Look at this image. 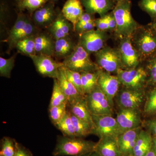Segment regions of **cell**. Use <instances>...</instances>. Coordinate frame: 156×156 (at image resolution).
I'll return each instance as SVG.
<instances>
[{
    "mask_svg": "<svg viewBox=\"0 0 156 156\" xmlns=\"http://www.w3.org/2000/svg\"><path fill=\"white\" fill-rule=\"evenodd\" d=\"M142 130L141 127L124 132L117 137V142L123 156L133 154L137 137Z\"/></svg>",
    "mask_w": 156,
    "mask_h": 156,
    "instance_id": "18",
    "label": "cell"
},
{
    "mask_svg": "<svg viewBox=\"0 0 156 156\" xmlns=\"http://www.w3.org/2000/svg\"><path fill=\"white\" fill-rule=\"evenodd\" d=\"M119 134L141 127L142 120L139 109H120L116 118Z\"/></svg>",
    "mask_w": 156,
    "mask_h": 156,
    "instance_id": "12",
    "label": "cell"
},
{
    "mask_svg": "<svg viewBox=\"0 0 156 156\" xmlns=\"http://www.w3.org/2000/svg\"><path fill=\"white\" fill-rule=\"evenodd\" d=\"M80 156H101L99 154L97 153L95 151L91 152L85 154Z\"/></svg>",
    "mask_w": 156,
    "mask_h": 156,
    "instance_id": "46",
    "label": "cell"
},
{
    "mask_svg": "<svg viewBox=\"0 0 156 156\" xmlns=\"http://www.w3.org/2000/svg\"><path fill=\"white\" fill-rule=\"evenodd\" d=\"M55 41L50 34H37L35 37L36 54L54 56Z\"/></svg>",
    "mask_w": 156,
    "mask_h": 156,
    "instance_id": "22",
    "label": "cell"
},
{
    "mask_svg": "<svg viewBox=\"0 0 156 156\" xmlns=\"http://www.w3.org/2000/svg\"><path fill=\"white\" fill-rule=\"evenodd\" d=\"M121 84L126 89L144 90L147 81V71L144 68L130 69H119L117 73Z\"/></svg>",
    "mask_w": 156,
    "mask_h": 156,
    "instance_id": "5",
    "label": "cell"
},
{
    "mask_svg": "<svg viewBox=\"0 0 156 156\" xmlns=\"http://www.w3.org/2000/svg\"><path fill=\"white\" fill-rule=\"evenodd\" d=\"M95 19L81 18L78 20L74 27L73 30L81 36L83 34L94 29L95 26Z\"/></svg>",
    "mask_w": 156,
    "mask_h": 156,
    "instance_id": "34",
    "label": "cell"
},
{
    "mask_svg": "<svg viewBox=\"0 0 156 156\" xmlns=\"http://www.w3.org/2000/svg\"><path fill=\"white\" fill-rule=\"evenodd\" d=\"M109 37L106 32L94 29L80 36L79 43L91 55L104 48Z\"/></svg>",
    "mask_w": 156,
    "mask_h": 156,
    "instance_id": "10",
    "label": "cell"
},
{
    "mask_svg": "<svg viewBox=\"0 0 156 156\" xmlns=\"http://www.w3.org/2000/svg\"><path fill=\"white\" fill-rule=\"evenodd\" d=\"M149 75V81L151 83L156 85V55L148 59L147 65Z\"/></svg>",
    "mask_w": 156,
    "mask_h": 156,
    "instance_id": "40",
    "label": "cell"
},
{
    "mask_svg": "<svg viewBox=\"0 0 156 156\" xmlns=\"http://www.w3.org/2000/svg\"><path fill=\"white\" fill-rule=\"evenodd\" d=\"M55 126L59 131H61L63 136L70 137H76L71 118L70 114L68 110L62 119Z\"/></svg>",
    "mask_w": 156,
    "mask_h": 156,
    "instance_id": "29",
    "label": "cell"
},
{
    "mask_svg": "<svg viewBox=\"0 0 156 156\" xmlns=\"http://www.w3.org/2000/svg\"><path fill=\"white\" fill-rule=\"evenodd\" d=\"M147 126L154 136H156V119L149 121Z\"/></svg>",
    "mask_w": 156,
    "mask_h": 156,
    "instance_id": "44",
    "label": "cell"
},
{
    "mask_svg": "<svg viewBox=\"0 0 156 156\" xmlns=\"http://www.w3.org/2000/svg\"><path fill=\"white\" fill-rule=\"evenodd\" d=\"M95 151L101 156H122L117 138L107 136L101 137L96 142Z\"/></svg>",
    "mask_w": 156,
    "mask_h": 156,
    "instance_id": "20",
    "label": "cell"
},
{
    "mask_svg": "<svg viewBox=\"0 0 156 156\" xmlns=\"http://www.w3.org/2000/svg\"><path fill=\"white\" fill-rule=\"evenodd\" d=\"M59 1V0H51V1H52V2L54 3V2H57V1Z\"/></svg>",
    "mask_w": 156,
    "mask_h": 156,
    "instance_id": "50",
    "label": "cell"
},
{
    "mask_svg": "<svg viewBox=\"0 0 156 156\" xmlns=\"http://www.w3.org/2000/svg\"><path fill=\"white\" fill-rule=\"evenodd\" d=\"M110 30H114L116 26V23L112 12H109L104 16Z\"/></svg>",
    "mask_w": 156,
    "mask_h": 156,
    "instance_id": "43",
    "label": "cell"
},
{
    "mask_svg": "<svg viewBox=\"0 0 156 156\" xmlns=\"http://www.w3.org/2000/svg\"><path fill=\"white\" fill-rule=\"evenodd\" d=\"M68 103L67 98L58 85L57 79H53V92L49 107Z\"/></svg>",
    "mask_w": 156,
    "mask_h": 156,
    "instance_id": "31",
    "label": "cell"
},
{
    "mask_svg": "<svg viewBox=\"0 0 156 156\" xmlns=\"http://www.w3.org/2000/svg\"><path fill=\"white\" fill-rule=\"evenodd\" d=\"M89 111L93 115H113V107L106 95L98 86L92 92L86 95Z\"/></svg>",
    "mask_w": 156,
    "mask_h": 156,
    "instance_id": "7",
    "label": "cell"
},
{
    "mask_svg": "<svg viewBox=\"0 0 156 156\" xmlns=\"http://www.w3.org/2000/svg\"><path fill=\"white\" fill-rule=\"evenodd\" d=\"M76 45L69 36L56 40L54 56L58 59H65L71 54Z\"/></svg>",
    "mask_w": 156,
    "mask_h": 156,
    "instance_id": "25",
    "label": "cell"
},
{
    "mask_svg": "<svg viewBox=\"0 0 156 156\" xmlns=\"http://www.w3.org/2000/svg\"><path fill=\"white\" fill-rule=\"evenodd\" d=\"M67 110V103L61 105L49 107V116L51 122L56 126L66 113Z\"/></svg>",
    "mask_w": 156,
    "mask_h": 156,
    "instance_id": "33",
    "label": "cell"
},
{
    "mask_svg": "<svg viewBox=\"0 0 156 156\" xmlns=\"http://www.w3.org/2000/svg\"><path fill=\"white\" fill-rule=\"evenodd\" d=\"M131 0H122L116 3L112 10L116 26L115 34L120 39L131 37L140 26L132 17Z\"/></svg>",
    "mask_w": 156,
    "mask_h": 156,
    "instance_id": "1",
    "label": "cell"
},
{
    "mask_svg": "<svg viewBox=\"0 0 156 156\" xmlns=\"http://www.w3.org/2000/svg\"><path fill=\"white\" fill-rule=\"evenodd\" d=\"M16 1H17V2H21L22 0H16Z\"/></svg>",
    "mask_w": 156,
    "mask_h": 156,
    "instance_id": "52",
    "label": "cell"
},
{
    "mask_svg": "<svg viewBox=\"0 0 156 156\" xmlns=\"http://www.w3.org/2000/svg\"><path fill=\"white\" fill-rule=\"evenodd\" d=\"M17 142L15 139L4 136L1 141L0 156H15L17 149Z\"/></svg>",
    "mask_w": 156,
    "mask_h": 156,
    "instance_id": "32",
    "label": "cell"
},
{
    "mask_svg": "<svg viewBox=\"0 0 156 156\" xmlns=\"http://www.w3.org/2000/svg\"><path fill=\"white\" fill-rule=\"evenodd\" d=\"M95 23L96 29L105 32L110 30L106 20L104 16L95 19Z\"/></svg>",
    "mask_w": 156,
    "mask_h": 156,
    "instance_id": "41",
    "label": "cell"
},
{
    "mask_svg": "<svg viewBox=\"0 0 156 156\" xmlns=\"http://www.w3.org/2000/svg\"><path fill=\"white\" fill-rule=\"evenodd\" d=\"M36 35L32 36L20 40L16 44L15 48L19 53L26 56L30 57V56L36 55L35 50Z\"/></svg>",
    "mask_w": 156,
    "mask_h": 156,
    "instance_id": "27",
    "label": "cell"
},
{
    "mask_svg": "<svg viewBox=\"0 0 156 156\" xmlns=\"http://www.w3.org/2000/svg\"><path fill=\"white\" fill-rule=\"evenodd\" d=\"M63 66L68 69L80 73L94 72L100 69L90 58V54L79 43L71 54L63 59Z\"/></svg>",
    "mask_w": 156,
    "mask_h": 156,
    "instance_id": "4",
    "label": "cell"
},
{
    "mask_svg": "<svg viewBox=\"0 0 156 156\" xmlns=\"http://www.w3.org/2000/svg\"><path fill=\"white\" fill-rule=\"evenodd\" d=\"M49 0H22L18 4V7L21 10H27L34 12L37 9L47 4Z\"/></svg>",
    "mask_w": 156,
    "mask_h": 156,
    "instance_id": "37",
    "label": "cell"
},
{
    "mask_svg": "<svg viewBox=\"0 0 156 156\" xmlns=\"http://www.w3.org/2000/svg\"><path fill=\"white\" fill-rule=\"evenodd\" d=\"M33 154L30 150L17 142V149L15 156H33Z\"/></svg>",
    "mask_w": 156,
    "mask_h": 156,
    "instance_id": "42",
    "label": "cell"
},
{
    "mask_svg": "<svg viewBox=\"0 0 156 156\" xmlns=\"http://www.w3.org/2000/svg\"><path fill=\"white\" fill-rule=\"evenodd\" d=\"M67 110L79 119L91 124L94 128L92 115L88 108L86 95H82L68 103Z\"/></svg>",
    "mask_w": 156,
    "mask_h": 156,
    "instance_id": "16",
    "label": "cell"
},
{
    "mask_svg": "<svg viewBox=\"0 0 156 156\" xmlns=\"http://www.w3.org/2000/svg\"><path fill=\"white\" fill-rule=\"evenodd\" d=\"M117 103L120 109H139L144 98V90L125 88L118 92Z\"/></svg>",
    "mask_w": 156,
    "mask_h": 156,
    "instance_id": "14",
    "label": "cell"
},
{
    "mask_svg": "<svg viewBox=\"0 0 156 156\" xmlns=\"http://www.w3.org/2000/svg\"><path fill=\"white\" fill-rule=\"evenodd\" d=\"M138 5L154 20H156V0H140Z\"/></svg>",
    "mask_w": 156,
    "mask_h": 156,
    "instance_id": "39",
    "label": "cell"
},
{
    "mask_svg": "<svg viewBox=\"0 0 156 156\" xmlns=\"http://www.w3.org/2000/svg\"><path fill=\"white\" fill-rule=\"evenodd\" d=\"M92 115L94 123L93 134L99 138L107 136L117 138L120 135L116 119L112 115Z\"/></svg>",
    "mask_w": 156,
    "mask_h": 156,
    "instance_id": "9",
    "label": "cell"
},
{
    "mask_svg": "<svg viewBox=\"0 0 156 156\" xmlns=\"http://www.w3.org/2000/svg\"><path fill=\"white\" fill-rule=\"evenodd\" d=\"M15 57L5 58L0 57V76L7 78L11 77V73L14 66Z\"/></svg>",
    "mask_w": 156,
    "mask_h": 156,
    "instance_id": "35",
    "label": "cell"
},
{
    "mask_svg": "<svg viewBox=\"0 0 156 156\" xmlns=\"http://www.w3.org/2000/svg\"><path fill=\"white\" fill-rule=\"evenodd\" d=\"M152 148L156 154V136H152Z\"/></svg>",
    "mask_w": 156,
    "mask_h": 156,
    "instance_id": "45",
    "label": "cell"
},
{
    "mask_svg": "<svg viewBox=\"0 0 156 156\" xmlns=\"http://www.w3.org/2000/svg\"><path fill=\"white\" fill-rule=\"evenodd\" d=\"M65 68L66 77L69 80L74 86L80 94L83 95H86L83 91L80 73L71 70L65 67Z\"/></svg>",
    "mask_w": 156,
    "mask_h": 156,
    "instance_id": "36",
    "label": "cell"
},
{
    "mask_svg": "<svg viewBox=\"0 0 156 156\" xmlns=\"http://www.w3.org/2000/svg\"><path fill=\"white\" fill-rule=\"evenodd\" d=\"M30 19V18L25 14H18L16 22L10 30L9 37L7 38V42L9 44V48L11 47L14 39Z\"/></svg>",
    "mask_w": 156,
    "mask_h": 156,
    "instance_id": "30",
    "label": "cell"
},
{
    "mask_svg": "<svg viewBox=\"0 0 156 156\" xmlns=\"http://www.w3.org/2000/svg\"><path fill=\"white\" fill-rule=\"evenodd\" d=\"M131 41L141 60L156 55V31L151 24L140 25L131 37Z\"/></svg>",
    "mask_w": 156,
    "mask_h": 156,
    "instance_id": "3",
    "label": "cell"
},
{
    "mask_svg": "<svg viewBox=\"0 0 156 156\" xmlns=\"http://www.w3.org/2000/svg\"><path fill=\"white\" fill-rule=\"evenodd\" d=\"M70 114L76 137L83 138L90 134H93L94 128L91 124L79 119L70 112Z\"/></svg>",
    "mask_w": 156,
    "mask_h": 156,
    "instance_id": "26",
    "label": "cell"
},
{
    "mask_svg": "<svg viewBox=\"0 0 156 156\" xmlns=\"http://www.w3.org/2000/svg\"><path fill=\"white\" fill-rule=\"evenodd\" d=\"M120 85L121 83L117 76L112 75L102 69L98 70V85L106 95L113 107L114 98L119 92Z\"/></svg>",
    "mask_w": 156,
    "mask_h": 156,
    "instance_id": "13",
    "label": "cell"
},
{
    "mask_svg": "<svg viewBox=\"0 0 156 156\" xmlns=\"http://www.w3.org/2000/svg\"><path fill=\"white\" fill-rule=\"evenodd\" d=\"M94 54L95 63L101 69L111 74H117L119 70L122 69L118 49L105 46Z\"/></svg>",
    "mask_w": 156,
    "mask_h": 156,
    "instance_id": "6",
    "label": "cell"
},
{
    "mask_svg": "<svg viewBox=\"0 0 156 156\" xmlns=\"http://www.w3.org/2000/svg\"><path fill=\"white\" fill-rule=\"evenodd\" d=\"M49 34L55 40L69 36L73 25L64 17L62 13L56 15L55 19L48 27Z\"/></svg>",
    "mask_w": 156,
    "mask_h": 156,
    "instance_id": "17",
    "label": "cell"
},
{
    "mask_svg": "<svg viewBox=\"0 0 156 156\" xmlns=\"http://www.w3.org/2000/svg\"><path fill=\"white\" fill-rule=\"evenodd\" d=\"M85 11L92 15L97 14L101 17L112 10L116 3L111 0H80Z\"/></svg>",
    "mask_w": 156,
    "mask_h": 156,
    "instance_id": "19",
    "label": "cell"
},
{
    "mask_svg": "<svg viewBox=\"0 0 156 156\" xmlns=\"http://www.w3.org/2000/svg\"><path fill=\"white\" fill-rule=\"evenodd\" d=\"M144 112L147 115L156 114V87L151 91L147 97Z\"/></svg>",
    "mask_w": 156,
    "mask_h": 156,
    "instance_id": "38",
    "label": "cell"
},
{
    "mask_svg": "<svg viewBox=\"0 0 156 156\" xmlns=\"http://www.w3.org/2000/svg\"><path fill=\"white\" fill-rule=\"evenodd\" d=\"M53 3H48L37 9L33 15V22L37 26L48 28L56 17Z\"/></svg>",
    "mask_w": 156,
    "mask_h": 156,
    "instance_id": "15",
    "label": "cell"
},
{
    "mask_svg": "<svg viewBox=\"0 0 156 156\" xmlns=\"http://www.w3.org/2000/svg\"><path fill=\"white\" fill-rule=\"evenodd\" d=\"M111 1H113V2H114L116 3L118 2H119V1H122V0H111Z\"/></svg>",
    "mask_w": 156,
    "mask_h": 156,
    "instance_id": "49",
    "label": "cell"
},
{
    "mask_svg": "<svg viewBox=\"0 0 156 156\" xmlns=\"http://www.w3.org/2000/svg\"><path fill=\"white\" fill-rule=\"evenodd\" d=\"M152 147V136L148 131L142 130L140 132L133 154L136 156H145Z\"/></svg>",
    "mask_w": 156,
    "mask_h": 156,
    "instance_id": "24",
    "label": "cell"
},
{
    "mask_svg": "<svg viewBox=\"0 0 156 156\" xmlns=\"http://www.w3.org/2000/svg\"><path fill=\"white\" fill-rule=\"evenodd\" d=\"M123 156H136L134 155V154H131L128 155Z\"/></svg>",
    "mask_w": 156,
    "mask_h": 156,
    "instance_id": "51",
    "label": "cell"
},
{
    "mask_svg": "<svg viewBox=\"0 0 156 156\" xmlns=\"http://www.w3.org/2000/svg\"><path fill=\"white\" fill-rule=\"evenodd\" d=\"M151 26L156 31V20H154L153 22L151 24Z\"/></svg>",
    "mask_w": 156,
    "mask_h": 156,
    "instance_id": "48",
    "label": "cell"
},
{
    "mask_svg": "<svg viewBox=\"0 0 156 156\" xmlns=\"http://www.w3.org/2000/svg\"><path fill=\"white\" fill-rule=\"evenodd\" d=\"M120 40L118 50L122 69H133L138 67L141 59L139 53L132 44L131 37L122 38Z\"/></svg>",
    "mask_w": 156,
    "mask_h": 156,
    "instance_id": "8",
    "label": "cell"
},
{
    "mask_svg": "<svg viewBox=\"0 0 156 156\" xmlns=\"http://www.w3.org/2000/svg\"><path fill=\"white\" fill-rule=\"evenodd\" d=\"M56 79L59 87L67 98L68 103L83 95L80 94L74 86L67 79L64 66L59 68Z\"/></svg>",
    "mask_w": 156,
    "mask_h": 156,
    "instance_id": "23",
    "label": "cell"
},
{
    "mask_svg": "<svg viewBox=\"0 0 156 156\" xmlns=\"http://www.w3.org/2000/svg\"><path fill=\"white\" fill-rule=\"evenodd\" d=\"M30 57L37 71L44 77L57 79L58 69L63 66L62 62L56 61L51 56L36 54Z\"/></svg>",
    "mask_w": 156,
    "mask_h": 156,
    "instance_id": "11",
    "label": "cell"
},
{
    "mask_svg": "<svg viewBox=\"0 0 156 156\" xmlns=\"http://www.w3.org/2000/svg\"><path fill=\"white\" fill-rule=\"evenodd\" d=\"M145 156H156V154L152 148L151 150Z\"/></svg>",
    "mask_w": 156,
    "mask_h": 156,
    "instance_id": "47",
    "label": "cell"
},
{
    "mask_svg": "<svg viewBox=\"0 0 156 156\" xmlns=\"http://www.w3.org/2000/svg\"><path fill=\"white\" fill-rule=\"evenodd\" d=\"M96 142L83 138L58 136L53 156H80L95 151Z\"/></svg>",
    "mask_w": 156,
    "mask_h": 156,
    "instance_id": "2",
    "label": "cell"
},
{
    "mask_svg": "<svg viewBox=\"0 0 156 156\" xmlns=\"http://www.w3.org/2000/svg\"><path fill=\"white\" fill-rule=\"evenodd\" d=\"M81 74L83 91L87 95L98 86V70L94 72L81 73Z\"/></svg>",
    "mask_w": 156,
    "mask_h": 156,
    "instance_id": "28",
    "label": "cell"
},
{
    "mask_svg": "<svg viewBox=\"0 0 156 156\" xmlns=\"http://www.w3.org/2000/svg\"><path fill=\"white\" fill-rule=\"evenodd\" d=\"M84 12L80 0H67L63 6L61 13L73 24L74 29Z\"/></svg>",
    "mask_w": 156,
    "mask_h": 156,
    "instance_id": "21",
    "label": "cell"
}]
</instances>
